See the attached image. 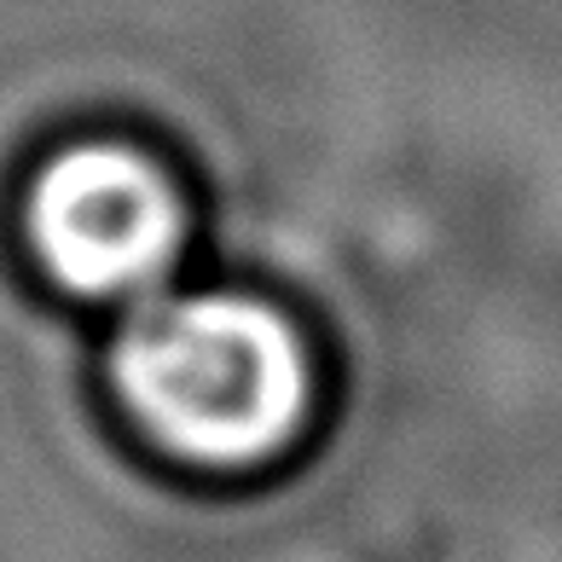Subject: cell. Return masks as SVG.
<instances>
[{"instance_id":"cell-1","label":"cell","mask_w":562,"mask_h":562,"mask_svg":"<svg viewBox=\"0 0 562 562\" xmlns=\"http://www.w3.org/2000/svg\"><path fill=\"white\" fill-rule=\"evenodd\" d=\"M307 353L249 296H157L116 342V394L169 452L210 470L273 458L307 412Z\"/></svg>"},{"instance_id":"cell-2","label":"cell","mask_w":562,"mask_h":562,"mask_svg":"<svg viewBox=\"0 0 562 562\" xmlns=\"http://www.w3.org/2000/svg\"><path fill=\"white\" fill-rule=\"evenodd\" d=\"M30 238L41 267L93 302H139L180 261V198L128 145H70L35 175Z\"/></svg>"}]
</instances>
